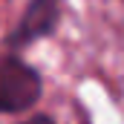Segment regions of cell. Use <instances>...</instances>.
Returning a JSON list of instances; mask_svg holds the SVG:
<instances>
[{
	"label": "cell",
	"mask_w": 124,
	"mask_h": 124,
	"mask_svg": "<svg viewBox=\"0 0 124 124\" xmlns=\"http://www.w3.org/2000/svg\"><path fill=\"white\" fill-rule=\"evenodd\" d=\"M40 75L29 63L0 55V113H23L40 98Z\"/></svg>",
	"instance_id": "cell-1"
},
{
	"label": "cell",
	"mask_w": 124,
	"mask_h": 124,
	"mask_svg": "<svg viewBox=\"0 0 124 124\" xmlns=\"http://www.w3.org/2000/svg\"><path fill=\"white\" fill-rule=\"evenodd\" d=\"M58 17H61V0H29L20 23L9 35V46H26L32 40L52 35Z\"/></svg>",
	"instance_id": "cell-2"
},
{
	"label": "cell",
	"mask_w": 124,
	"mask_h": 124,
	"mask_svg": "<svg viewBox=\"0 0 124 124\" xmlns=\"http://www.w3.org/2000/svg\"><path fill=\"white\" fill-rule=\"evenodd\" d=\"M20 124H55L49 116H32V118H26V121H20Z\"/></svg>",
	"instance_id": "cell-3"
}]
</instances>
